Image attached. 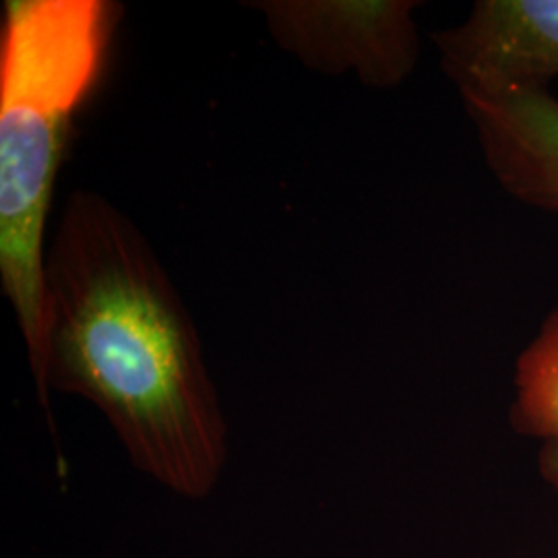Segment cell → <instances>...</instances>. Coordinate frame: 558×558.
Returning a JSON list of instances; mask_svg holds the SVG:
<instances>
[{
  "mask_svg": "<svg viewBox=\"0 0 558 558\" xmlns=\"http://www.w3.org/2000/svg\"><path fill=\"white\" fill-rule=\"evenodd\" d=\"M41 410L50 391L92 401L133 465L203 499L228 458V430L199 333L140 228L92 191L69 195L46 253Z\"/></svg>",
  "mask_w": 558,
  "mask_h": 558,
  "instance_id": "obj_1",
  "label": "cell"
},
{
  "mask_svg": "<svg viewBox=\"0 0 558 558\" xmlns=\"http://www.w3.org/2000/svg\"><path fill=\"white\" fill-rule=\"evenodd\" d=\"M433 41L461 100L542 92L558 77V0H478Z\"/></svg>",
  "mask_w": 558,
  "mask_h": 558,
  "instance_id": "obj_4",
  "label": "cell"
},
{
  "mask_svg": "<svg viewBox=\"0 0 558 558\" xmlns=\"http://www.w3.org/2000/svg\"><path fill=\"white\" fill-rule=\"evenodd\" d=\"M539 474L558 493V445L544 442L539 451Z\"/></svg>",
  "mask_w": 558,
  "mask_h": 558,
  "instance_id": "obj_7",
  "label": "cell"
},
{
  "mask_svg": "<svg viewBox=\"0 0 558 558\" xmlns=\"http://www.w3.org/2000/svg\"><path fill=\"white\" fill-rule=\"evenodd\" d=\"M480 151L513 199L558 216V100L542 92L463 98Z\"/></svg>",
  "mask_w": 558,
  "mask_h": 558,
  "instance_id": "obj_5",
  "label": "cell"
},
{
  "mask_svg": "<svg viewBox=\"0 0 558 558\" xmlns=\"http://www.w3.org/2000/svg\"><path fill=\"white\" fill-rule=\"evenodd\" d=\"M122 7L9 0L0 29V281L34 380L46 323L44 230L75 117L100 81Z\"/></svg>",
  "mask_w": 558,
  "mask_h": 558,
  "instance_id": "obj_2",
  "label": "cell"
},
{
  "mask_svg": "<svg viewBox=\"0 0 558 558\" xmlns=\"http://www.w3.org/2000/svg\"><path fill=\"white\" fill-rule=\"evenodd\" d=\"M279 46L327 75L354 71L368 87L408 80L418 60V2H257Z\"/></svg>",
  "mask_w": 558,
  "mask_h": 558,
  "instance_id": "obj_3",
  "label": "cell"
},
{
  "mask_svg": "<svg viewBox=\"0 0 558 558\" xmlns=\"http://www.w3.org/2000/svg\"><path fill=\"white\" fill-rule=\"evenodd\" d=\"M509 416L521 435L558 445V306L519 354Z\"/></svg>",
  "mask_w": 558,
  "mask_h": 558,
  "instance_id": "obj_6",
  "label": "cell"
}]
</instances>
